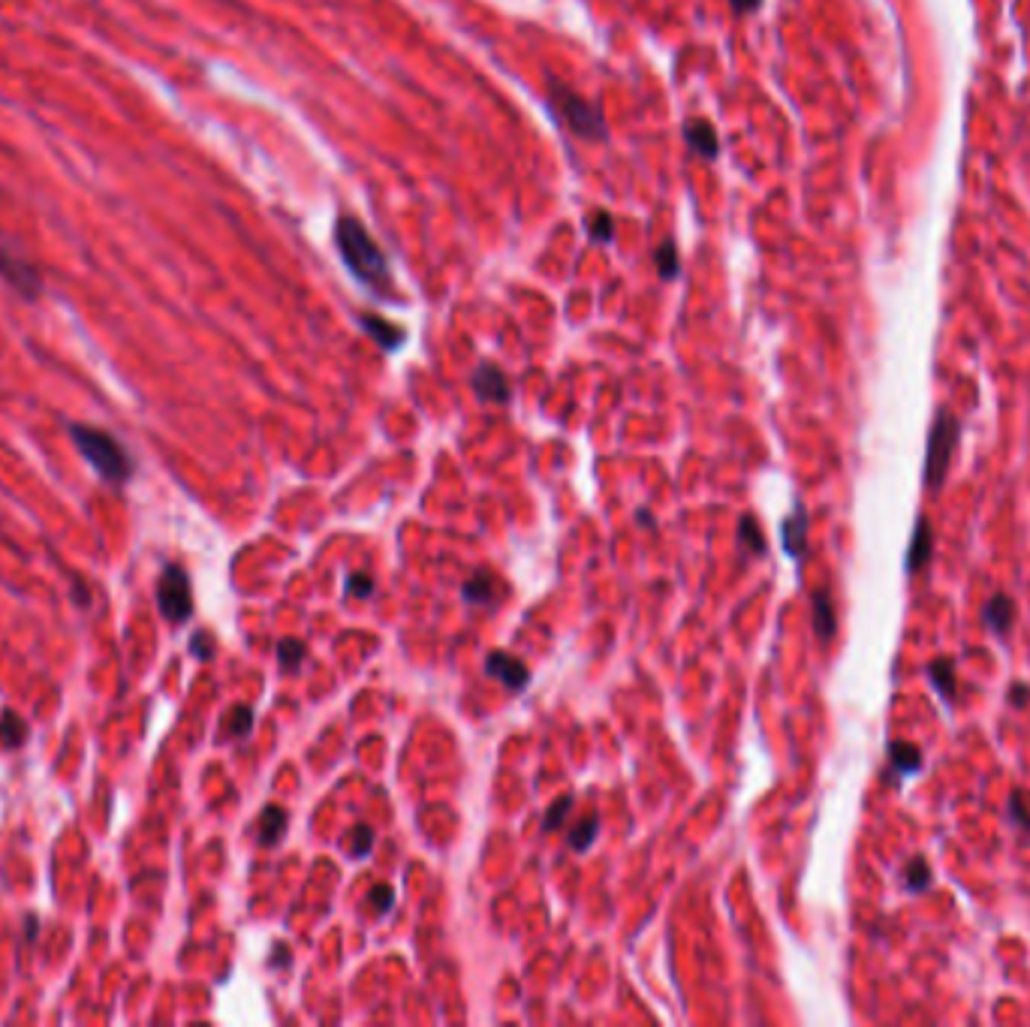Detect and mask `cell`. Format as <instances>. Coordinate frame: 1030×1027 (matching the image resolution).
Masks as SVG:
<instances>
[{
    "label": "cell",
    "instance_id": "26",
    "mask_svg": "<svg viewBox=\"0 0 1030 1027\" xmlns=\"http://www.w3.org/2000/svg\"><path fill=\"white\" fill-rule=\"evenodd\" d=\"M371 847H374V832H371V826H356L353 829V838H350V853H353V859H365L368 853H371Z\"/></svg>",
    "mask_w": 1030,
    "mask_h": 1027
},
{
    "label": "cell",
    "instance_id": "13",
    "mask_svg": "<svg viewBox=\"0 0 1030 1027\" xmlns=\"http://www.w3.org/2000/svg\"><path fill=\"white\" fill-rule=\"evenodd\" d=\"M889 765H892V781H895V775H913L922 768V750L910 741H892L889 744Z\"/></svg>",
    "mask_w": 1030,
    "mask_h": 1027
},
{
    "label": "cell",
    "instance_id": "9",
    "mask_svg": "<svg viewBox=\"0 0 1030 1027\" xmlns=\"http://www.w3.org/2000/svg\"><path fill=\"white\" fill-rule=\"evenodd\" d=\"M473 392L482 401H494V404L509 401V383H506L503 371L497 365H488V362L473 371Z\"/></svg>",
    "mask_w": 1030,
    "mask_h": 1027
},
{
    "label": "cell",
    "instance_id": "16",
    "mask_svg": "<svg viewBox=\"0 0 1030 1027\" xmlns=\"http://www.w3.org/2000/svg\"><path fill=\"white\" fill-rule=\"evenodd\" d=\"M814 630L820 642H829L838 633V618H835V603L826 591L814 594Z\"/></svg>",
    "mask_w": 1030,
    "mask_h": 1027
},
{
    "label": "cell",
    "instance_id": "22",
    "mask_svg": "<svg viewBox=\"0 0 1030 1027\" xmlns=\"http://www.w3.org/2000/svg\"><path fill=\"white\" fill-rule=\"evenodd\" d=\"M461 594H464L467 603H488L491 600V576L488 573H476L473 579L464 582Z\"/></svg>",
    "mask_w": 1030,
    "mask_h": 1027
},
{
    "label": "cell",
    "instance_id": "7",
    "mask_svg": "<svg viewBox=\"0 0 1030 1027\" xmlns=\"http://www.w3.org/2000/svg\"><path fill=\"white\" fill-rule=\"evenodd\" d=\"M485 669H488V675H494L506 690H522V687H528V681H531L528 666H525L519 657L506 654V651H491L488 660H485Z\"/></svg>",
    "mask_w": 1030,
    "mask_h": 1027
},
{
    "label": "cell",
    "instance_id": "4",
    "mask_svg": "<svg viewBox=\"0 0 1030 1027\" xmlns=\"http://www.w3.org/2000/svg\"><path fill=\"white\" fill-rule=\"evenodd\" d=\"M958 437H961V422L955 413L949 410H940L934 416V425L928 431V449H925V485L931 491H937L949 473V461L955 455V446H958Z\"/></svg>",
    "mask_w": 1030,
    "mask_h": 1027
},
{
    "label": "cell",
    "instance_id": "21",
    "mask_svg": "<svg viewBox=\"0 0 1030 1027\" xmlns=\"http://www.w3.org/2000/svg\"><path fill=\"white\" fill-rule=\"evenodd\" d=\"M904 883H907V889H913V892L928 889V886H931V868H928V862H925V859H910L907 868H904Z\"/></svg>",
    "mask_w": 1030,
    "mask_h": 1027
},
{
    "label": "cell",
    "instance_id": "17",
    "mask_svg": "<svg viewBox=\"0 0 1030 1027\" xmlns=\"http://www.w3.org/2000/svg\"><path fill=\"white\" fill-rule=\"evenodd\" d=\"M284 832H287V811L278 805H269L260 817V844L275 847V844H281Z\"/></svg>",
    "mask_w": 1030,
    "mask_h": 1027
},
{
    "label": "cell",
    "instance_id": "10",
    "mask_svg": "<svg viewBox=\"0 0 1030 1027\" xmlns=\"http://www.w3.org/2000/svg\"><path fill=\"white\" fill-rule=\"evenodd\" d=\"M931 558H934V531H931L928 519H919L913 540H910V552H907V573L925 570Z\"/></svg>",
    "mask_w": 1030,
    "mask_h": 1027
},
{
    "label": "cell",
    "instance_id": "24",
    "mask_svg": "<svg viewBox=\"0 0 1030 1027\" xmlns=\"http://www.w3.org/2000/svg\"><path fill=\"white\" fill-rule=\"evenodd\" d=\"M1009 820L1021 829V832H1027L1030 835V808H1027V799H1024V793H1012L1009 796Z\"/></svg>",
    "mask_w": 1030,
    "mask_h": 1027
},
{
    "label": "cell",
    "instance_id": "32",
    "mask_svg": "<svg viewBox=\"0 0 1030 1027\" xmlns=\"http://www.w3.org/2000/svg\"><path fill=\"white\" fill-rule=\"evenodd\" d=\"M1006 699H1009L1015 708H1024V705L1030 702V687H1027V684H1021V681H1015V684L1009 687Z\"/></svg>",
    "mask_w": 1030,
    "mask_h": 1027
},
{
    "label": "cell",
    "instance_id": "27",
    "mask_svg": "<svg viewBox=\"0 0 1030 1027\" xmlns=\"http://www.w3.org/2000/svg\"><path fill=\"white\" fill-rule=\"evenodd\" d=\"M570 808H573V796H561V799H555V802H552V808H549V814H546V820H543V829H546V832H555V829L564 823V817L570 814Z\"/></svg>",
    "mask_w": 1030,
    "mask_h": 1027
},
{
    "label": "cell",
    "instance_id": "15",
    "mask_svg": "<svg viewBox=\"0 0 1030 1027\" xmlns=\"http://www.w3.org/2000/svg\"><path fill=\"white\" fill-rule=\"evenodd\" d=\"M362 326H365V332H368L383 350H398V347L404 344V329H398L395 323H386L383 317L362 314Z\"/></svg>",
    "mask_w": 1030,
    "mask_h": 1027
},
{
    "label": "cell",
    "instance_id": "11",
    "mask_svg": "<svg viewBox=\"0 0 1030 1027\" xmlns=\"http://www.w3.org/2000/svg\"><path fill=\"white\" fill-rule=\"evenodd\" d=\"M684 139H687V145H690L699 157H705V160H714V157H717V148H720L717 130H714L705 118L687 121V124H684Z\"/></svg>",
    "mask_w": 1030,
    "mask_h": 1027
},
{
    "label": "cell",
    "instance_id": "19",
    "mask_svg": "<svg viewBox=\"0 0 1030 1027\" xmlns=\"http://www.w3.org/2000/svg\"><path fill=\"white\" fill-rule=\"evenodd\" d=\"M597 832H600V817L597 814H591V817H585V820H579L573 829H570V847L576 850V853H585L591 844H594V838H597Z\"/></svg>",
    "mask_w": 1030,
    "mask_h": 1027
},
{
    "label": "cell",
    "instance_id": "25",
    "mask_svg": "<svg viewBox=\"0 0 1030 1027\" xmlns=\"http://www.w3.org/2000/svg\"><path fill=\"white\" fill-rule=\"evenodd\" d=\"M588 229H591V238H594V241H612V235H615L612 214H609V211H594V217L588 220Z\"/></svg>",
    "mask_w": 1030,
    "mask_h": 1027
},
{
    "label": "cell",
    "instance_id": "20",
    "mask_svg": "<svg viewBox=\"0 0 1030 1027\" xmlns=\"http://www.w3.org/2000/svg\"><path fill=\"white\" fill-rule=\"evenodd\" d=\"M654 266H657L660 278H666V281H672V278L678 275V250H675L672 241H663V244L657 247V253H654Z\"/></svg>",
    "mask_w": 1030,
    "mask_h": 1027
},
{
    "label": "cell",
    "instance_id": "23",
    "mask_svg": "<svg viewBox=\"0 0 1030 1027\" xmlns=\"http://www.w3.org/2000/svg\"><path fill=\"white\" fill-rule=\"evenodd\" d=\"M253 726V711L247 705H235L232 714H229V723H226V732L229 738H244Z\"/></svg>",
    "mask_w": 1030,
    "mask_h": 1027
},
{
    "label": "cell",
    "instance_id": "28",
    "mask_svg": "<svg viewBox=\"0 0 1030 1027\" xmlns=\"http://www.w3.org/2000/svg\"><path fill=\"white\" fill-rule=\"evenodd\" d=\"M738 537H741V543H744L750 552H756V555L765 552V540H762V534H759V528H756V522H753L750 516L741 522V534H738Z\"/></svg>",
    "mask_w": 1030,
    "mask_h": 1027
},
{
    "label": "cell",
    "instance_id": "5",
    "mask_svg": "<svg viewBox=\"0 0 1030 1027\" xmlns=\"http://www.w3.org/2000/svg\"><path fill=\"white\" fill-rule=\"evenodd\" d=\"M157 609L166 621L172 624H184L193 615V588L190 579L181 567L169 564L163 567L160 579H157Z\"/></svg>",
    "mask_w": 1030,
    "mask_h": 1027
},
{
    "label": "cell",
    "instance_id": "6",
    "mask_svg": "<svg viewBox=\"0 0 1030 1027\" xmlns=\"http://www.w3.org/2000/svg\"><path fill=\"white\" fill-rule=\"evenodd\" d=\"M0 278L7 281V287H13L16 296L34 302L43 293V275L40 269L22 256L19 250H13L7 241H0Z\"/></svg>",
    "mask_w": 1030,
    "mask_h": 1027
},
{
    "label": "cell",
    "instance_id": "3",
    "mask_svg": "<svg viewBox=\"0 0 1030 1027\" xmlns=\"http://www.w3.org/2000/svg\"><path fill=\"white\" fill-rule=\"evenodd\" d=\"M549 106L552 112L558 115V121L576 133L579 139L585 142H603L606 139V121H603V112L585 100L582 94H576L573 88L561 85V82H552L549 85Z\"/></svg>",
    "mask_w": 1030,
    "mask_h": 1027
},
{
    "label": "cell",
    "instance_id": "18",
    "mask_svg": "<svg viewBox=\"0 0 1030 1027\" xmlns=\"http://www.w3.org/2000/svg\"><path fill=\"white\" fill-rule=\"evenodd\" d=\"M28 741V723L16 711H4L0 717V750H16Z\"/></svg>",
    "mask_w": 1030,
    "mask_h": 1027
},
{
    "label": "cell",
    "instance_id": "1",
    "mask_svg": "<svg viewBox=\"0 0 1030 1027\" xmlns=\"http://www.w3.org/2000/svg\"><path fill=\"white\" fill-rule=\"evenodd\" d=\"M335 244L344 266L350 269V275L377 290L380 296H392V278H389V263L383 250L377 247V241L371 238V232L353 217V214H341L335 223Z\"/></svg>",
    "mask_w": 1030,
    "mask_h": 1027
},
{
    "label": "cell",
    "instance_id": "30",
    "mask_svg": "<svg viewBox=\"0 0 1030 1027\" xmlns=\"http://www.w3.org/2000/svg\"><path fill=\"white\" fill-rule=\"evenodd\" d=\"M371 591H374V579H371V576H362V573H356V576H350V579H347V594H353V597L365 600Z\"/></svg>",
    "mask_w": 1030,
    "mask_h": 1027
},
{
    "label": "cell",
    "instance_id": "33",
    "mask_svg": "<svg viewBox=\"0 0 1030 1027\" xmlns=\"http://www.w3.org/2000/svg\"><path fill=\"white\" fill-rule=\"evenodd\" d=\"M190 648H193V654H196V657H202V660H208V657L214 654V648H211V636H208V633H196Z\"/></svg>",
    "mask_w": 1030,
    "mask_h": 1027
},
{
    "label": "cell",
    "instance_id": "29",
    "mask_svg": "<svg viewBox=\"0 0 1030 1027\" xmlns=\"http://www.w3.org/2000/svg\"><path fill=\"white\" fill-rule=\"evenodd\" d=\"M278 657H281V666H284V669H293V666L305 657V645L296 642V639H284L281 648H278Z\"/></svg>",
    "mask_w": 1030,
    "mask_h": 1027
},
{
    "label": "cell",
    "instance_id": "34",
    "mask_svg": "<svg viewBox=\"0 0 1030 1027\" xmlns=\"http://www.w3.org/2000/svg\"><path fill=\"white\" fill-rule=\"evenodd\" d=\"M759 4L762 0H732V10L735 13H753V10H759Z\"/></svg>",
    "mask_w": 1030,
    "mask_h": 1027
},
{
    "label": "cell",
    "instance_id": "12",
    "mask_svg": "<svg viewBox=\"0 0 1030 1027\" xmlns=\"http://www.w3.org/2000/svg\"><path fill=\"white\" fill-rule=\"evenodd\" d=\"M805 540H808V512H805L802 503H796V509L790 512V519L784 522V549H787V555L802 558Z\"/></svg>",
    "mask_w": 1030,
    "mask_h": 1027
},
{
    "label": "cell",
    "instance_id": "31",
    "mask_svg": "<svg viewBox=\"0 0 1030 1027\" xmlns=\"http://www.w3.org/2000/svg\"><path fill=\"white\" fill-rule=\"evenodd\" d=\"M392 901H395V892H392L389 886H377V889H371V907H374L380 916H383V913H389Z\"/></svg>",
    "mask_w": 1030,
    "mask_h": 1027
},
{
    "label": "cell",
    "instance_id": "8",
    "mask_svg": "<svg viewBox=\"0 0 1030 1027\" xmlns=\"http://www.w3.org/2000/svg\"><path fill=\"white\" fill-rule=\"evenodd\" d=\"M1015 615H1018V609H1015V600H1012L1009 594H994V597L985 603V609H982L985 627H988L997 639L1009 636V630L1015 627Z\"/></svg>",
    "mask_w": 1030,
    "mask_h": 1027
},
{
    "label": "cell",
    "instance_id": "14",
    "mask_svg": "<svg viewBox=\"0 0 1030 1027\" xmlns=\"http://www.w3.org/2000/svg\"><path fill=\"white\" fill-rule=\"evenodd\" d=\"M928 678L934 681L937 693L952 702L955 699V690H958V672H955V660L952 657H937L928 663Z\"/></svg>",
    "mask_w": 1030,
    "mask_h": 1027
},
{
    "label": "cell",
    "instance_id": "2",
    "mask_svg": "<svg viewBox=\"0 0 1030 1027\" xmlns=\"http://www.w3.org/2000/svg\"><path fill=\"white\" fill-rule=\"evenodd\" d=\"M70 437L79 449V455L97 470V476L109 485H124L133 479L136 461L133 455L124 449V443L109 434L100 425H85V422H73L70 425Z\"/></svg>",
    "mask_w": 1030,
    "mask_h": 1027
}]
</instances>
